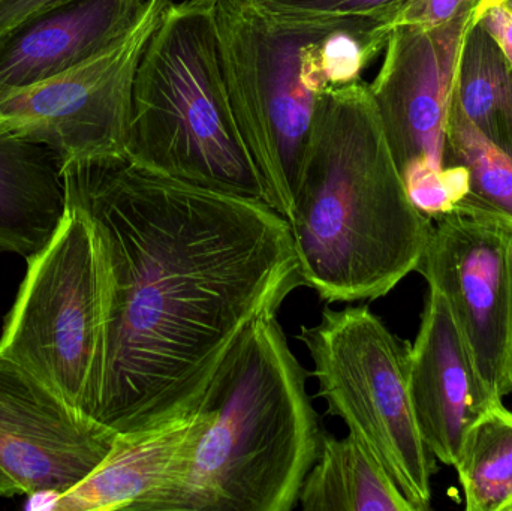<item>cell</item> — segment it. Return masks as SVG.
Segmentation results:
<instances>
[{"label": "cell", "instance_id": "6da1fadb", "mask_svg": "<svg viewBox=\"0 0 512 511\" xmlns=\"http://www.w3.org/2000/svg\"><path fill=\"white\" fill-rule=\"evenodd\" d=\"M101 261L92 419L131 434L189 416L243 333L303 284L288 221L126 155L65 162Z\"/></svg>", "mask_w": 512, "mask_h": 511}, {"label": "cell", "instance_id": "7a4b0ae2", "mask_svg": "<svg viewBox=\"0 0 512 511\" xmlns=\"http://www.w3.org/2000/svg\"><path fill=\"white\" fill-rule=\"evenodd\" d=\"M286 221L303 284L327 303L381 299L417 270L433 221L409 200L363 81L318 96Z\"/></svg>", "mask_w": 512, "mask_h": 511}, {"label": "cell", "instance_id": "3957f363", "mask_svg": "<svg viewBox=\"0 0 512 511\" xmlns=\"http://www.w3.org/2000/svg\"><path fill=\"white\" fill-rule=\"evenodd\" d=\"M210 420L174 511H291L322 431L277 315L259 318L213 378Z\"/></svg>", "mask_w": 512, "mask_h": 511}, {"label": "cell", "instance_id": "277c9868", "mask_svg": "<svg viewBox=\"0 0 512 511\" xmlns=\"http://www.w3.org/2000/svg\"><path fill=\"white\" fill-rule=\"evenodd\" d=\"M125 155L165 176L267 203L225 89L213 0L171 2L150 36Z\"/></svg>", "mask_w": 512, "mask_h": 511}, {"label": "cell", "instance_id": "5b68a950", "mask_svg": "<svg viewBox=\"0 0 512 511\" xmlns=\"http://www.w3.org/2000/svg\"><path fill=\"white\" fill-rule=\"evenodd\" d=\"M357 17L283 18L252 0H213L225 89L246 149L286 219L294 203L321 87L307 50Z\"/></svg>", "mask_w": 512, "mask_h": 511}, {"label": "cell", "instance_id": "8992f818", "mask_svg": "<svg viewBox=\"0 0 512 511\" xmlns=\"http://www.w3.org/2000/svg\"><path fill=\"white\" fill-rule=\"evenodd\" d=\"M330 416L381 462L415 511L429 510L435 456L415 417L409 392L408 344L369 308L324 309L316 326L301 327Z\"/></svg>", "mask_w": 512, "mask_h": 511}, {"label": "cell", "instance_id": "52a82bcc", "mask_svg": "<svg viewBox=\"0 0 512 511\" xmlns=\"http://www.w3.org/2000/svg\"><path fill=\"white\" fill-rule=\"evenodd\" d=\"M101 333L98 243L87 219L66 207L50 242L27 258L26 276L3 324L0 354L92 419Z\"/></svg>", "mask_w": 512, "mask_h": 511}, {"label": "cell", "instance_id": "ba28073f", "mask_svg": "<svg viewBox=\"0 0 512 511\" xmlns=\"http://www.w3.org/2000/svg\"><path fill=\"white\" fill-rule=\"evenodd\" d=\"M173 0H147L135 23L89 59L48 80L0 90V123L63 161L125 155L135 75Z\"/></svg>", "mask_w": 512, "mask_h": 511}, {"label": "cell", "instance_id": "9c48e42d", "mask_svg": "<svg viewBox=\"0 0 512 511\" xmlns=\"http://www.w3.org/2000/svg\"><path fill=\"white\" fill-rule=\"evenodd\" d=\"M432 221L415 272L445 297L481 380L504 401L512 393V225L466 207Z\"/></svg>", "mask_w": 512, "mask_h": 511}, {"label": "cell", "instance_id": "30bf717a", "mask_svg": "<svg viewBox=\"0 0 512 511\" xmlns=\"http://www.w3.org/2000/svg\"><path fill=\"white\" fill-rule=\"evenodd\" d=\"M477 5L439 26H397L388 35L367 86L400 173L415 161L445 167L457 65Z\"/></svg>", "mask_w": 512, "mask_h": 511}, {"label": "cell", "instance_id": "8fae6325", "mask_svg": "<svg viewBox=\"0 0 512 511\" xmlns=\"http://www.w3.org/2000/svg\"><path fill=\"white\" fill-rule=\"evenodd\" d=\"M116 437L0 354V468L21 495L71 491L107 458Z\"/></svg>", "mask_w": 512, "mask_h": 511}, {"label": "cell", "instance_id": "7c38bea8", "mask_svg": "<svg viewBox=\"0 0 512 511\" xmlns=\"http://www.w3.org/2000/svg\"><path fill=\"white\" fill-rule=\"evenodd\" d=\"M408 375L421 435L435 459L454 467L469 429L502 399L481 380L447 300L432 287L408 345Z\"/></svg>", "mask_w": 512, "mask_h": 511}, {"label": "cell", "instance_id": "4fadbf2b", "mask_svg": "<svg viewBox=\"0 0 512 511\" xmlns=\"http://www.w3.org/2000/svg\"><path fill=\"white\" fill-rule=\"evenodd\" d=\"M209 411L156 428L117 434L107 458L77 486L51 498L56 511H174L209 423Z\"/></svg>", "mask_w": 512, "mask_h": 511}, {"label": "cell", "instance_id": "5bb4252c", "mask_svg": "<svg viewBox=\"0 0 512 511\" xmlns=\"http://www.w3.org/2000/svg\"><path fill=\"white\" fill-rule=\"evenodd\" d=\"M147 0H65L0 35V90L48 80L99 53Z\"/></svg>", "mask_w": 512, "mask_h": 511}, {"label": "cell", "instance_id": "9a60e30c", "mask_svg": "<svg viewBox=\"0 0 512 511\" xmlns=\"http://www.w3.org/2000/svg\"><path fill=\"white\" fill-rule=\"evenodd\" d=\"M63 167L59 153L0 123V251L27 260L50 242L66 213Z\"/></svg>", "mask_w": 512, "mask_h": 511}, {"label": "cell", "instance_id": "2e32d148", "mask_svg": "<svg viewBox=\"0 0 512 511\" xmlns=\"http://www.w3.org/2000/svg\"><path fill=\"white\" fill-rule=\"evenodd\" d=\"M306 511H415L381 462L352 437L322 435L298 497Z\"/></svg>", "mask_w": 512, "mask_h": 511}, {"label": "cell", "instance_id": "e0dca14e", "mask_svg": "<svg viewBox=\"0 0 512 511\" xmlns=\"http://www.w3.org/2000/svg\"><path fill=\"white\" fill-rule=\"evenodd\" d=\"M453 98L472 125L512 156V66L475 17L460 51Z\"/></svg>", "mask_w": 512, "mask_h": 511}, {"label": "cell", "instance_id": "ac0fdd59", "mask_svg": "<svg viewBox=\"0 0 512 511\" xmlns=\"http://www.w3.org/2000/svg\"><path fill=\"white\" fill-rule=\"evenodd\" d=\"M454 468L468 511H512V413L496 402L469 429Z\"/></svg>", "mask_w": 512, "mask_h": 511}, {"label": "cell", "instance_id": "d6986e66", "mask_svg": "<svg viewBox=\"0 0 512 511\" xmlns=\"http://www.w3.org/2000/svg\"><path fill=\"white\" fill-rule=\"evenodd\" d=\"M445 165H463L471 188L457 207L480 210L512 225V156L469 122L451 101L447 123Z\"/></svg>", "mask_w": 512, "mask_h": 511}, {"label": "cell", "instance_id": "ffe728a7", "mask_svg": "<svg viewBox=\"0 0 512 511\" xmlns=\"http://www.w3.org/2000/svg\"><path fill=\"white\" fill-rule=\"evenodd\" d=\"M400 174L409 200L432 219L459 206L471 188L469 171L463 165L435 168L426 161H415Z\"/></svg>", "mask_w": 512, "mask_h": 511}, {"label": "cell", "instance_id": "44dd1931", "mask_svg": "<svg viewBox=\"0 0 512 511\" xmlns=\"http://www.w3.org/2000/svg\"><path fill=\"white\" fill-rule=\"evenodd\" d=\"M267 14L283 18L379 17L390 27L405 0H252Z\"/></svg>", "mask_w": 512, "mask_h": 511}, {"label": "cell", "instance_id": "7402d4cb", "mask_svg": "<svg viewBox=\"0 0 512 511\" xmlns=\"http://www.w3.org/2000/svg\"><path fill=\"white\" fill-rule=\"evenodd\" d=\"M478 2L480 0H405L391 20L390 32L397 26H439Z\"/></svg>", "mask_w": 512, "mask_h": 511}, {"label": "cell", "instance_id": "603a6c76", "mask_svg": "<svg viewBox=\"0 0 512 511\" xmlns=\"http://www.w3.org/2000/svg\"><path fill=\"white\" fill-rule=\"evenodd\" d=\"M475 20L495 39L512 66V8L502 2L480 0Z\"/></svg>", "mask_w": 512, "mask_h": 511}, {"label": "cell", "instance_id": "cb8c5ba5", "mask_svg": "<svg viewBox=\"0 0 512 511\" xmlns=\"http://www.w3.org/2000/svg\"><path fill=\"white\" fill-rule=\"evenodd\" d=\"M62 2L65 0H0V35L26 18Z\"/></svg>", "mask_w": 512, "mask_h": 511}, {"label": "cell", "instance_id": "d4e9b609", "mask_svg": "<svg viewBox=\"0 0 512 511\" xmlns=\"http://www.w3.org/2000/svg\"><path fill=\"white\" fill-rule=\"evenodd\" d=\"M14 495H21V489L18 488L14 479H11V477L0 468V497H14Z\"/></svg>", "mask_w": 512, "mask_h": 511}, {"label": "cell", "instance_id": "484cf974", "mask_svg": "<svg viewBox=\"0 0 512 511\" xmlns=\"http://www.w3.org/2000/svg\"><path fill=\"white\" fill-rule=\"evenodd\" d=\"M492 2H502L505 3V5L511 6L512 8V0H492Z\"/></svg>", "mask_w": 512, "mask_h": 511}]
</instances>
